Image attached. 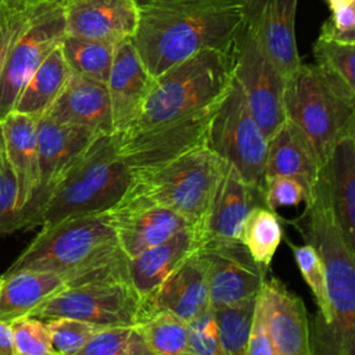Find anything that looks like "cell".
Returning a JSON list of instances; mask_svg holds the SVG:
<instances>
[{"instance_id":"1","label":"cell","mask_w":355,"mask_h":355,"mask_svg":"<svg viewBox=\"0 0 355 355\" xmlns=\"http://www.w3.org/2000/svg\"><path fill=\"white\" fill-rule=\"evenodd\" d=\"M241 24L240 0H148L132 43L155 78L201 50L230 51Z\"/></svg>"},{"instance_id":"2","label":"cell","mask_w":355,"mask_h":355,"mask_svg":"<svg viewBox=\"0 0 355 355\" xmlns=\"http://www.w3.org/2000/svg\"><path fill=\"white\" fill-rule=\"evenodd\" d=\"M290 223L322 259L331 308V323L311 336L312 355H354L355 251L347 245L338 225L323 165L302 214Z\"/></svg>"},{"instance_id":"3","label":"cell","mask_w":355,"mask_h":355,"mask_svg":"<svg viewBox=\"0 0 355 355\" xmlns=\"http://www.w3.org/2000/svg\"><path fill=\"white\" fill-rule=\"evenodd\" d=\"M232 79L230 51L201 50L155 76L153 90L139 114L118 135L209 118L229 90Z\"/></svg>"},{"instance_id":"4","label":"cell","mask_w":355,"mask_h":355,"mask_svg":"<svg viewBox=\"0 0 355 355\" xmlns=\"http://www.w3.org/2000/svg\"><path fill=\"white\" fill-rule=\"evenodd\" d=\"M286 121L306 137L322 165L334 146L355 135V87L316 64H300L287 78L283 96Z\"/></svg>"},{"instance_id":"5","label":"cell","mask_w":355,"mask_h":355,"mask_svg":"<svg viewBox=\"0 0 355 355\" xmlns=\"http://www.w3.org/2000/svg\"><path fill=\"white\" fill-rule=\"evenodd\" d=\"M225 166L226 161L204 146L164 165L130 172L125 193L173 211L205 236Z\"/></svg>"},{"instance_id":"6","label":"cell","mask_w":355,"mask_h":355,"mask_svg":"<svg viewBox=\"0 0 355 355\" xmlns=\"http://www.w3.org/2000/svg\"><path fill=\"white\" fill-rule=\"evenodd\" d=\"M130 169L119 157L114 135H98L72 162L47 200L37 226L107 212L125 194Z\"/></svg>"},{"instance_id":"7","label":"cell","mask_w":355,"mask_h":355,"mask_svg":"<svg viewBox=\"0 0 355 355\" xmlns=\"http://www.w3.org/2000/svg\"><path fill=\"white\" fill-rule=\"evenodd\" d=\"M122 250L108 212L62 219L42 227L3 276L19 270H44L65 276L89 269Z\"/></svg>"},{"instance_id":"8","label":"cell","mask_w":355,"mask_h":355,"mask_svg":"<svg viewBox=\"0 0 355 355\" xmlns=\"http://www.w3.org/2000/svg\"><path fill=\"white\" fill-rule=\"evenodd\" d=\"M207 146L223 161L232 164L248 184L263 194L268 139L255 122L234 78L214 112Z\"/></svg>"},{"instance_id":"9","label":"cell","mask_w":355,"mask_h":355,"mask_svg":"<svg viewBox=\"0 0 355 355\" xmlns=\"http://www.w3.org/2000/svg\"><path fill=\"white\" fill-rule=\"evenodd\" d=\"M143 301L132 282L107 280L67 287L43 301L26 316L72 318L101 327L132 326L140 320Z\"/></svg>"},{"instance_id":"10","label":"cell","mask_w":355,"mask_h":355,"mask_svg":"<svg viewBox=\"0 0 355 355\" xmlns=\"http://www.w3.org/2000/svg\"><path fill=\"white\" fill-rule=\"evenodd\" d=\"M230 55L233 78L240 85L255 122L269 139L286 121L283 105L286 76L244 22L233 39Z\"/></svg>"},{"instance_id":"11","label":"cell","mask_w":355,"mask_h":355,"mask_svg":"<svg viewBox=\"0 0 355 355\" xmlns=\"http://www.w3.org/2000/svg\"><path fill=\"white\" fill-rule=\"evenodd\" d=\"M65 36L62 3L33 4L28 25L12 44L0 72V122L12 112L17 97L44 58Z\"/></svg>"},{"instance_id":"12","label":"cell","mask_w":355,"mask_h":355,"mask_svg":"<svg viewBox=\"0 0 355 355\" xmlns=\"http://www.w3.org/2000/svg\"><path fill=\"white\" fill-rule=\"evenodd\" d=\"M98 135L89 129L60 123L46 115L37 118L39 179L37 186L17 216V230L37 226L39 216L53 190L72 162Z\"/></svg>"},{"instance_id":"13","label":"cell","mask_w":355,"mask_h":355,"mask_svg":"<svg viewBox=\"0 0 355 355\" xmlns=\"http://www.w3.org/2000/svg\"><path fill=\"white\" fill-rule=\"evenodd\" d=\"M212 309L257 298L266 268L257 263L239 240L207 239L200 250Z\"/></svg>"},{"instance_id":"14","label":"cell","mask_w":355,"mask_h":355,"mask_svg":"<svg viewBox=\"0 0 355 355\" xmlns=\"http://www.w3.org/2000/svg\"><path fill=\"white\" fill-rule=\"evenodd\" d=\"M107 212L118 245L128 259L191 227L173 211L126 193Z\"/></svg>"},{"instance_id":"15","label":"cell","mask_w":355,"mask_h":355,"mask_svg":"<svg viewBox=\"0 0 355 355\" xmlns=\"http://www.w3.org/2000/svg\"><path fill=\"white\" fill-rule=\"evenodd\" d=\"M257 300L275 355H312L304 301L273 276L265 279Z\"/></svg>"},{"instance_id":"16","label":"cell","mask_w":355,"mask_h":355,"mask_svg":"<svg viewBox=\"0 0 355 355\" xmlns=\"http://www.w3.org/2000/svg\"><path fill=\"white\" fill-rule=\"evenodd\" d=\"M243 22L287 78L300 64L295 40L298 0H240Z\"/></svg>"},{"instance_id":"17","label":"cell","mask_w":355,"mask_h":355,"mask_svg":"<svg viewBox=\"0 0 355 355\" xmlns=\"http://www.w3.org/2000/svg\"><path fill=\"white\" fill-rule=\"evenodd\" d=\"M65 35L118 44L132 39L140 7L133 0H64Z\"/></svg>"},{"instance_id":"18","label":"cell","mask_w":355,"mask_h":355,"mask_svg":"<svg viewBox=\"0 0 355 355\" xmlns=\"http://www.w3.org/2000/svg\"><path fill=\"white\" fill-rule=\"evenodd\" d=\"M155 78L147 71L132 39L116 44L112 67L107 79L114 135L123 132L136 118L153 90Z\"/></svg>"},{"instance_id":"19","label":"cell","mask_w":355,"mask_h":355,"mask_svg":"<svg viewBox=\"0 0 355 355\" xmlns=\"http://www.w3.org/2000/svg\"><path fill=\"white\" fill-rule=\"evenodd\" d=\"M211 309L205 266L198 251L143 302L140 319L148 313L166 311L190 324Z\"/></svg>"},{"instance_id":"20","label":"cell","mask_w":355,"mask_h":355,"mask_svg":"<svg viewBox=\"0 0 355 355\" xmlns=\"http://www.w3.org/2000/svg\"><path fill=\"white\" fill-rule=\"evenodd\" d=\"M44 115L60 123L89 129L96 135L115 133L105 83L73 73Z\"/></svg>"},{"instance_id":"21","label":"cell","mask_w":355,"mask_h":355,"mask_svg":"<svg viewBox=\"0 0 355 355\" xmlns=\"http://www.w3.org/2000/svg\"><path fill=\"white\" fill-rule=\"evenodd\" d=\"M204 241L205 236L201 232L187 227L130 258L128 261L130 282L141 301L146 302L173 272L197 254Z\"/></svg>"},{"instance_id":"22","label":"cell","mask_w":355,"mask_h":355,"mask_svg":"<svg viewBox=\"0 0 355 355\" xmlns=\"http://www.w3.org/2000/svg\"><path fill=\"white\" fill-rule=\"evenodd\" d=\"M255 205H265L263 194L248 184L232 164L226 162L207 220L205 240H239L240 227Z\"/></svg>"},{"instance_id":"23","label":"cell","mask_w":355,"mask_h":355,"mask_svg":"<svg viewBox=\"0 0 355 355\" xmlns=\"http://www.w3.org/2000/svg\"><path fill=\"white\" fill-rule=\"evenodd\" d=\"M0 125L6 157L17 182L19 214L31 200L39 179L37 118L12 111Z\"/></svg>"},{"instance_id":"24","label":"cell","mask_w":355,"mask_h":355,"mask_svg":"<svg viewBox=\"0 0 355 355\" xmlns=\"http://www.w3.org/2000/svg\"><path fill=\"white\" fill-rule=\"evenodd\" d=\"M319 171L320 164L306 137L291 122L284 121L268 139L265 176L279 175L295 179L305 189L309 200Z\"/></svg>"},{"instance_id":"25","label":"cell","mask_w":355,"mask_h":355,"mask_svg":"<svg viewBox=\"0 0 355 355\" xmlns=\"http://www.w3.org/2000/svg\"><path fill=\"white\" fill-rule=\"evenodd\" d=\"M323 166L338 225L355 251V135L338 140Z\"/></svg>"},{"instance_id":"26","label":"cell","mask_w":355,"mask_h":355,"mask_svg":"<svg viewBox=\"0 0 355 355\" xmlns=\"http://www.w3.org/2000/svg\"><path fill=\"white\" fill-rule=\"evenodd\" d=\"M67 287L65 276L54 272L19 270L3 276L0 320L11 323L18 318L26 316L43 301Z\"/></svg>"},{"instance_id":"27","label":"cell","mask_w":355,"mask_h":355,"mask_svg":"<svg viewBox=\"0 0 355 355\" xmlns=\"http://www.w3.org/2000/svg\"><path fill=\"white\" fill-rule=\"evenodd\" d=\"M69 75L71 71L61 47L57 46L28 79L17 97L12 111L40 118L57 100Z\"/></svg>"},{"instance_id":"28","label":"cell","mask_w":355,"mask_h":355,"mask_svg":"<svg viewBox=\"0 0 355 355\" xmlns=\"http://www.w3.org/2000/svg\"><path fill=\"white\" fill-rule=\"evenodd\" d=\"M60 47L71 73L107 83L116 44L65 35Z\"/></svg>"},{"instance_id":"29","label":"cell","mask_w":355,"mask_h":355,"mask_svg":"<svg viewBox=\"0 0 355 355\" xmlns=\"http://www.w3.org/2000/svg\"><path fill=\"white\" fill-rule=\"evenodd\" d=\"M282 239L283 229L279 216L266 205L252 207L239 233V241L248 250L252 259L266 269H269Z\"/></svg>"},{"instance_id":"30","label":"cell","mask_w":355,"mask_h":355,"mask_svg":"<svg viewBox=\"0 0 355 355\" xmlns=\"http://www.w3.org/2000/svg\"><path fill=\"white\" fill-rule=\"evenodd\" d=\"M136 324L154 355H193L190 324L180 318L159 311L144 315Z\"/></svg>"},{"instance_id":"31","label":"cell","mask_w":355,"mask_h":355,"mask_svg":"<svg viewBox=\"0 0 355 355\" xmlns=\"http://www.w3.org/2000/svg\"><path fill=\"white\" fill-rule=\"evenodd\" d=\"M288 245L293 250L295 263L318 305V316L312 324L309 323V336H312L324 330L331 323V308L327 297L324 268L319 254L311 244L304 243L298 245L288 241Z\"/></svg>"},{"instance_id":"32","label":"cell","mask_w":355,"mask_h":355,"mask_svg":"<svg viewBox=\"0 0 355 355\" xmlns=\"http://www.w3.org/2000/svg\"><path fill=\"white\" fill-rule=\"evenodd\" d=\"M255 301L257 298L233 306L214 309L218 338L223 355H247Z\"/></svg>"},{"instance_id":"33","label":"cell","mask_w":355,"mask_h":355,"mask_svg":"<svg viewBox=\"0 0 355 355\" xmlns=\"http://www.w3.org/2000/svg\"><path fill=\"white\" fill-rule=\"evenodd\" d=\"M75 355H154L137 324L100 330Z\"/></svg>"},{"instance_id":"34","label":"cell","mask_w":355,"mask_h":355,"mask_svg":"<svg viewBox=\"0 0 355 355\" xmlns=\"http://www.w3.org/2000/svg\"><path fill=\"white\" fill-rule=\"evenodd\" d=\"M315 64L355 87V43L318 37L312 47Z\"/></svg>"},{"instance_id":"35","label":"cell","mask_w":355,"mask_h":355,"mask_svg":"<svg viewBox=\"0 0 355 355\" xmlns=\"http://www.w3.org/2000/svg\"><path fill=\"white\" fill-rule=\"evenodd\" d=\"M44 322L50 330L53 347L58 355H75L100 330L105 329L72 318H53L46 319Z\"/></svg>"},{"instance_id":"36","label":"cell","mask_w":355,"mask_h":355,"mask_svg":"<svg viewBox=\"0 0 355 355\" xmlns=\"http://www.w3.org/2000/svg\"><path fill=\"white\" fill-rule=\"evenodd\" d=\"M15 355H58L43 319L22 316L11 323Z\"/></svg>"},{"instance_id":"37","label":"cell","mask_w":355,"mask_h":355,"mask_svg":"<svg viewBox=\"0 0 355 355\" xmlns=\"http://www.w3.org/2000/svg\"><path fill=\"white\" fill-rule=\"evenodd\" d=\"M33 4L24 0H0V72L6 58L29 22Z\"/></svg>"},{"instance_id":"38","label":"cell","mask_w":355,"mask_h":355,"mask_svg":"<svg viewBox=\"0 0 355 355\" xmlns=\"http://www.w3.org/2000/svg\"><path fill=\"white\" fill-rule=\"evenodd\" d=\"M17 182L3 147L0 150V236L17 232Z\"/></svg>"},{"instance_id":"39","label":"cell","mask_w":355,"mask_h":355,"mask_svg":"<svg viewBox=\"0 0 355 355\" xmlns=\"http://www.w3.org/2000/svg\"><path fill=\"white\" fill-rule=\"evenodd\" d=\"M265 205L276 211L283 207H295L308 200L305 189L295 180L287 176H265L263 190Z\"/></svg>"},{"instance_id":"40","label":"cell","mask_w":355,"mask_h":355,"mask_svg":"<svg viewBox=\"0 0 355 355\" xmlns=\"http://www.w3.org/2000/svg\"><path fill=\"white\" fill-rule=\"evenodd\" d=\"M190 348L193 355H223L214 309L190 323Z\"/></svg>"},{"instance_id":"41","label":"cell","mask_w":355,"mask_h":355,"mask_svg":"<svg viewBox=\"0 0 355 355\" xmlns=\"http://www.w3.org/2000/svg\"><path fill=\"white\" fill-rule=\"evenodd\" d=\"M319 37L355 43V3L331 10L330 18L320 28Z\"/></svg>"},{"instance_id":"42","label":"cell","mask_w":355,"mask_h":355,"mask_svg":"<svg viewBox=\"0 0 355 355\" xmlns=\"http://www.w3.org/2000/svg\"><path fill=\"white\" fill-rule=\"evenodd\" d=\"M247 355H275L273 347L270 344V340L265 329L262 309L259 306L258 300L255 301L254 316H252V323H251L248 344H247Z\"/></svg>"},{"instance_id":"43","label":"cell","mask_w":355,"mask_h":355,"mask_svg":"<svg viewBox=\"0 0 355 355\" xmlns=\"http://www.w3.org/2000/svg\"><path fill=\"white\" fill-rule=\"evenodd\" d=\"M0 355H15L12 329L4 320H0Z\"/></svg>"},{"instance_id":"44","label":"cell","mask_w":355,"mask_h":355,"mask_svg":"<svg viewBox=\"0 0 355 355\" xmlns=\"http://www.w3.org/2000/svg\"><path fill=\"white\" fill-rule=\"evenodd\" d=\"M326 3L329 4L330 10H334V8L347 6V4H354L355 0H326Z\"/></svg>"},{"instance_id":"45","label":"cell","mask_w":355,"mask_h":355,"mask_svg":"<svg viewBox=\"0 0 355 355\" xmlns=\"http://www.w3.org/2000/svg\"><path fill=\"white\" fill-rule=\"evenodd\" d=\"M26 4H39V3H64V0H24Z\"/></svg>"},{"instance_id":"46","label":"cell","mask_w":355,"mask_h":355,"mask_svg":"<svg viewBox=\"0 0 355 355\" xmlns=\"http://www.w3.org/2000/svg\"><path fill=\"white\" fill-rule=\"evenodd\" d=\"M4 147V140H3V132H1V125H0V150Z\"/></svg>"},{"instance_id":"47","label":"cell","mask_w":355,"mask_h":355,"mask_svg":"<svg viewBox=\"0 0 355 355\" xmlns=\"http://www.w3.org/2000/svg\"><path fill=\"white\" fill-rule=\"evenodd\" d=\"M133 1H135V3H136L139 7H141V6H144V4H146L148 0H133Z\"/></svg>"},{"instance_id":"48","label":"cell","mask_w":355,"mask_h":355,"mask_svg":"<svg viewBox=\"0 0 355 355\" xmlns=\"http://www.w3.org/2000/svg\"><path fill=\"white\" fill-rule=\"evenodd\" d=\"M1 284H3V276H0V290H1Z\"/></svg>"}]
</instances>
